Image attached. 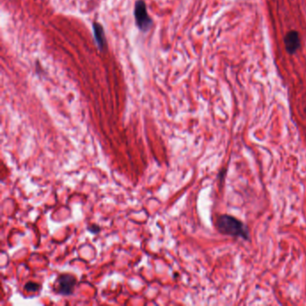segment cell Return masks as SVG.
Here are the masks:
<instances>
[{"instance_id":"1","label":"cell","mask_w":306,"mask_h":306,"mask_svg":"<svg viewBox=\"0 0 306 306\" xmlns=\"http://www.w3.org/2000/svg\"><path fill=\"white\" fill-rule=\"evenodd\" d=\"M216 227L221 234L233 237H240L245 240L249 239V231L247 226L229 214H222L216 220Z\"/></svg>"},{"instance_id":"2","label":"cell","mask_w":306,"mask_h":306,"mask_svg":"<svg viewBox=\"0 0 306 306\" xmlns=\"http://www.w3.org/2000/svg\"><path fill=\"white\" fill-rule=\"evenodd\" d=\"M134 16L136 25L143 31H148L152 26V19L148 16L147 5L144 0H138L135 4Z\"/></svg>"},{"instance_id":"3","label":"cell","mask_w":306,"mask_h":306,"mask_svg":"<svg viewBox=\"0 0 306 306\" xmlns=\"http://www.w3.org/2000/svg\"><path fill=\"white\" fill-rule=\"evenodd\" d=\"M77 285V279L70 274H63L57 278L54 288L57 294L61 296H70Z\"/></svg>"},{"instance_id":"4","label":"cell","mask_w":306,"mask_h":306,"mask_svg":"<svg viewBox=\"0 0 306 306\" xmlns=\"http://www.w3.org/2000/svg\"><path fill=\"white\" fill-rule=\"evenodd\" d=\"M285 45H286V51L290 54L296 53L297 50L300 48V38L298 32L296 31H291L286 33L285 36Z\"/></svg>"},{"instance_id":"5","label":"cell","mask_w":306,"mask_h":306,"mask_svg":"<svg viewBox=\"0 0 306 306\" xmlns=\"http://www.w3.org/2000/svg\"><path fill=\"white\" fill-rule=\"evenodd\" d=\"M92 29H93V36H94V40L96 41L97 46L100 51H103L106 46V39H105L103 27L102 25L98 23H93Z\"/></svg>"},{"instance_id":"6","label":"cell","mask_w":306,"mask_h":306,"mask_svg":"<svg viewBox=\"0 0 306 306\" xmlns=\"http://www.w3.org/2000/svg\"><path fill=\"white\" fill-rule=\"evenodd\" d=\"M25 289L27 292H37L40 289V285L35 282H28L25 286Z\"/></svg>"},{"instance_id":"7","label":"cell","mask_w":306,"mask_h":306,"mask_svg":"<svg viewBox=\"0 0 306 306\" xmlns=\"http://www.w3.org/2000/svg\"></svg>"}]
</instances>
